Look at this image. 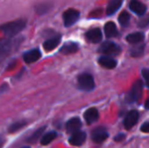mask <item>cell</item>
Masks as SVG:
<instances>
[{
    "mask_svg": "<svg viewBox=\"0 0 149 148\" xmlns=\"http://www.w3.org/2000/svg\"><path fill=\"white\" fill-rule=\"evenodd\" d=\"M81 121L79 118H72L67 122L66 124V130L68 133H76L81 128Z\"/></svg>",
    "mask_w": 149,
    "mask_h": 148,
    "instance_id": "10",
    "label": "cell"
},
{
    "mask_svg": "<svg viewBox=\"0 0 149 148\" xmlns=\"http://www.w3.org/2000/svg\"><path fill=\"white\" fill-rule=\"evenodd\" d=\"M140 130L144 133H149V122L144 123V124L141 126V128H140Z\"/></svg>",
    "mask_w": 149,
    "mask_h": 148,
    "instance_id": "28",
    "label": "cell"
},
{
    "mask_svg": "<svg viewBox=\"0 0 149 148\" xmlns=\"http://www.w3.org/2000/svg\"><path fill=\"white\" fill-rule=\"evenodd\" d=\"M119 22L122 26H127L130 22V14L127 11H123L119 15Z\"/></svg>",
    "mask_w": 149,
    "mask_h": 148,
    "instance_id": "21",
    "label": "cell"
},
{
    "mask_svg": "<svg viewBox=\"0 0 149 148\" xmlns=\"http://www.w3.org/2000/svg\"><path fill=\"white\" fill-rule=\"evenodd\" d=\"M22 148H30V147H28V146H24V147H22Z\"/></svg>",
    "mask_w": 149,
    "mask_h": 148,
    "instance_id": "32",
    "label": "cell"
},
{
    "mask_svg": "<svg viewBox=\"0 0 149 148\" xmlns=\"http://www.w3.org/2000/svg\"><path fill=\"white\" fill-rule=\"evenodd\" d=\"M24 28H26V20L18 19V20H14V22H7V24H3V26L0 28V31H1L5 36L13 37V36H15V35H17L19 32H22Z\"/></svg>",
    "mask_w": 149,
    "mask_h": 148,
    "instance_id": "1",
    "label": "cell"
},
{
    "mask_svg": "<svg viewBox=\"0 0 149 148\" xmlns=\"http://www.w3.org/2000/svg\"><path fill=\"white\" fill-rule=\"evenodd\" d=\"M3 142L4 141H3V139H2V137H0V148H1L2 145H3Z\"/></svg>",
    "mask_w": 149,
    "mask_h": 148,
    "instance_id": "31",
    "label": "cell"
},
{
    "mask_svg": "<svg viewBox=\"0 0 149 148\" xmlns=\"http://www.w3.org/2000/svg\"><path fill=\"white\" fill-rule=\"evenodd\" d=\"M123 1L122 0H112L110 3L108 4V7H107V14L108 15H112V14L116 13L119 10V8L122 6Z\"/></svg>",
    "mask_w": 149,
    "mask_h": 148,
    "instance_id": "18",
    "label": "cell"
},
{
    "mask_svg": "<svg viewBox=\"0 0 149 148\" xmlns=\"http://www.w3.org/2000/svg\"><path fill=\"white\" fill-rule=\"evenodd\" d=\"M86 39L88 40L91 43H98V42L102 41V33L100 28H91L85 35Z\"/></svg>",
    "mask_w": 149,
    "mask_h": 148,
    "instance_id": "11",
    "label": "cell"
},
{
    "mask_svg": "<svg viewBox=\"0 0 149 148\" xmlns=\"http://www.w3.org/2000/svg\"><path fill=\"white\" fill-rule=\"evenodd\" d=\"M56 136H57V133L56 132H50V133H47L46 135H44L43 137H42V144L43 145H47L49 144L50 142H52V141L54 140V139L56 138Z\"/></svg>",
    "mask_w": 149,
    "mask_h": 148,
    "instance_id": "23",
    "label": "cell"
},
{
    "mask_svg": "<svg viewBox=\"0 0 149 148\" xmlns=\"http://www.w3.org/2000/svg\"><path fill=\"white\" fill-rule=\"evenodd\" d=\"M142 93V82L141 80H137L132 86L131 90L127 94V101L130 104L135 103L140 99Z\"/></svg>",
    "mask_w": 149,
    "mask_h": 148,
    "instance_id": "4",
    "label": "cell"
},
{
    "mask_svg": "<svg viewBox=\"0 0 149 148\" xmlns=\"http://www.w3.org/2000/svg\"><path fill=\"white\" fill-rule=\"evenodd\" d=\"M85 139H86V134L82 131H78L76 133H73L69 139V143L74 146H80L85 142Z\"/></svg>",
    "mask_w": 149,
    "mask_h": 148,
    "instance_id": "9",
    "label": "cell"
},
{
    "mask_svg": "<svg viewBox=\"0 0 149 148\" xmlns=\"http://www.w3.org/2000/svg\"><path fill=\"white\" fill-rule=\"evenodd\" d=\"M44 130H45V127L38 129V130L36 131L33 135H31V137L28 139V142H30V143H36V142H37L40 138H42V134H43Z\"/></svg>",
    "mask_w": 149,
    "mask_h": 148,
    "instance_id": "22",
    "label": "cell"
},
{
    "mask_svg": "<svg viewBox=\"0 0 149 148\" xmlns=\"http://www.w3.org/2000/svg\"><path fill=\"white\" fill-rule=\"evenodd\" d=\"M100 51L104 54V56L113 58V56H117L121 53V48L114 42H104L100 47Z\"/></svg>",
    "mask_w": 149,
    "mask_h": 148,
    "instance_id": "3",
    "label": "cell"
},
{
    "mask_svg": "<svg viewBox=\"0 0 149 148\" xmlns=\"http://www.w3.org/2000/svg\"><path fill=\"white\" fill-rule=\"evenodd\" d=\"M60 41H61L60 36H56V37L51 38V39L47 40V41L44 43V49H45L47 52L52 51V50H54L58 45H59Z\"/></svg>",
    "mask_w": 149,
    "mask_h": 148,
    "instance_id": "15",
    "label": "cell"
},
{
    "mask_svg": "<svg viewBox=\"0 0 149 148\" xmlns=\"http://www.w3.org/2000/svg\"><path fill=\"white\" fill-rule=\"evenodd\" d=\"M145 108L147 110H149V99H146V101H145Z\"/></svg>",
    "mask_w": 149,
    "mask_h": 148,
    "instance_id": "30",
    "label": "cell"
},
{
    "mask_svg": "<svg viewBox=\"0 0 149 148\" xmlns=\"http://www.w3.org/2000/svg\"><path fill=\"white\" fill-rule=\"evenodd\" d=\"M124 138H125V134H123V133H121V134L117 135V136L115 137L114 139H115V141H117V142H118V141H122Z\"/></svg>",
    "mask_w": 149,
    "mask_h": 148,
    "instance_id": "29",
    "label": "cell"
},
{
    "mask_svg": "<svg viewBox=\"0 0 149 148\" xmlns=\"http://www.w3.org/2000/svg\"><path fill=\"white\" fill-rule=\"evenodd\" d=\"M141 73H142V76H143L144 80H145L146 86L149 87V69H143Z\"/></svg>",
    "mask_w": 149,
    "mask_h": 148,
    "instance_id": "27",
    "label": "cell"
},
{
    "mask_svg": "<svg viewBox=\"0 0 149 148\" xmlns=\"http://www.w3.org/2000/svg\"><path fill=\"white\" fill-rule=\"evenodd\" d=\"M98 63L102 67L107 68V69H114L117 66L116 59L112 57H108V56H102L98 59Z\"/></svg>",
    "mask_w": 149,
    "mask_h": 148,
    "instance_id": "13",
    "label": "cell"
},
{
    "mask_svg": "<svg viewBox=\"0 0 149 148\" xmlns=\"http://www.w3.org/2000/svg\"><path fill=\"white\" fill-rule=\"evenodd\" d=\"M84 120L88 125L96 122L98 120V112L95 108H90L84 113Z\"/></svg>",
    "mask_w": 149,
    "mask_h": 148,
    "instance_id": "14",
    "label": "cell"
},
{
    "mask_svg": "<svg viewBox=\"0 0 149 148\" xmlns=\"http://www.w3.org/2000/svg\"><path fill=\"white\" fill-rule=\"evenodd\" d=\"M138 119H139V113L136 110H132L126 115L125 119H124V127L127 130H130L132 127H134L137 124Z\"/></svg>",
    "mask_w": 149,
    "mask_h": 148,
    "instance_id": "6",
    "label": "cell"
},
{
    "mask_svg": "<svg viewBox=\"0 0 149 148\" xmlns=\"http://www.w3.org/2000/svg\"><path fill=\"white\" fill-rule=\"evenodd\" d=\"M78 18H79V11H77L76 9H73V8L66 10L63 13V20H64L65 26H71L78 20Z\"/></svg>",
    "mask_w": 149,
    "mask_h": 148,
    "instance_id": "5",
    "label": "cell"
},
{
    "mask_svg": "<svg viewBox=\"0 0 149 148\" xmlns=\"http://www.w3.org/2000/svg\"><path fill=\"white\" fill-rule=\"evenodd\" d=\"M78 86L80 89L85 91H90L94 88L93 77L88 73H82L78 76Z\"/></svg>",
    "mask_w": 149,
    "mask_h": 148,
    "instance_id": "2",
    "label": "cell"
},
{
    "mask_svg": "<svg viewBox=\"0 0 149 148\" xmlns=\"http://www.w3.org/2000/svg\"><path fill=\"white\" fill-rule=\"evenodd\" d=\"M144 40L143 33H133L126 37V41L130 44H140Z\"/></svg>",
    "mask_w": 149,
    "mask_h": 148,
    "instance_id": "19",
    "label": "cell"
},
{
    "mask_svg": "<svg viewBox=\"0 0 149 148\" xmlns=\"http://www.w3.org/2000/svg\"><path fill=\"white\" fill-rule=\"evenodd\" d=\"M143 53H144V45L141 43L138 46H135V47L131 50V55L133 56V57H140Z\"/></svg>",
    "mask_w": 149,
    "mask_h": 148,
    "instance_id": "24",
    "label": "cell"
},
{
    "mask_svg": "<svg viewBox=\"0 0 149 148\" xmlns=\"http://www.w3.org/2000/svg\"><path fill=\"white\" fill-rule=\"evenodd\" d=\"M41 55L42 53L39 49H33L24 54V60L26 63L30 64L33 63V62H36L37 60H39L41 58Z\"/></svg>",
    "mask_w": 149,
    "mask_h": 148,
    "instance_id": "12",
    "label": "cell"
},
{
    "mask_svg": "<svg viewBox=\"0 0 149 148\" xmlns=\"http://www.w3.org/2000/svg\"><path fill=\"white\" fill-rule=\"evenodd\" d=\"M109 137L108 132L102 127H97L91 132V139L94 143H102Z\"/></svg>",
    "mask_w": 149,
    "mask_h": 148,
    "instance_id": "7",
    "label": "cell"
},
{
    "mask_svg": "<svg viewBox=\"0 0 149 148\" xmlns=\"http://www.w3.org/2000/svg\"><path fill=\"white\" fill-rule=\"evenodd\" d=\"M26 125V122L24 121H20V122H16V123H14V124H12L11 126L9 127V132L10 133H13V132H15V131H18L20 128H22V127Z\"/></svg>",
    "mask_w": 149,
    "mask_h": 148,
    "instance_id": "25",
    "label": "cell"
},
{
    "mask_svg": "<svg viewBox=\"0 0 149 148\" xmlns=\"http://www.w3.org/2000/svg\"><path fill=\"white\" fill-rule=\"evenodd\" d=\"M77 50H78V45L76 43H73V42H69L61 48L60 52L62 54H72L75 53Z\"/></svg>",
    "mask_w": 149,
    "mask_h": 148,
    "instance_id": "20",
    "label": "cell"
},
{
    "mask_svg": "<svg viewBox=\"0 0 149 148\" xmlns=\"http://www.w3.org/2000/svg\"><path fill=\"white\" fill-rule=\"evenodd\" d=\"M129 8L137 15L143 16L146 12V5L137 0H132L129 3Z\"/></svg>",
    "mask_w": 149,
    "mask_h": 148,
    "instance_id": "8",
    "label": "cell"
},
{
    "mask_svg": "<svg viewBox=\"0 0 149 148\" xmlns=\"http://www.w3.org/2000/svg\"><path fill=\"white\" fill-rule=\"evenodd\" d=\"M148 24H149V15L143 16V17L139 20V22H138V26H139L140 28H145Z\"/></svg>",
    "mask_w": 149,
    "mask_h": 148,
    "instance_id": "26",
    "label": "cell"
},
{
    "mask_svg": "<svg viewBox=\"0 0 149 148\" xmlns=\"http://www.w3.org/2000/svg\"><path fill=\"white\" fill-rule=\"evenodd\" d=\"M12 48V41L9 39L0 40V57L8 54Z\"/></svg>",
    "mask_w": 149,
    "mask_h": 148,
    "instance_id": "16",
    "label": "cell"
},
{
    "mask_svg": "<svg viewBox=\"0 0 149 148\" xmlns=\"http://www.w3.org/2000/svg\"><path fill=\"white\" fill-rule=\"evenodd\" d=\"M104 34L108 38H115L118 36V30L113 22H109L104 24Z\"/></svg>",
    "mask_w": 149,
    "mask_h": 148,
    "instance_id": "17",
    "label": "cell"
}]
</instances>
